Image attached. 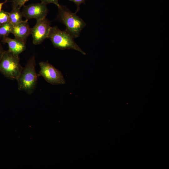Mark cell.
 Segmentation results:
<instances>
[{
  "mask_svg": "<svg viewBox=\"0 0 169 169\" xmlns=\"http://www.w3.org/2000/svg\"><path fill=\"white\" fill-rule=\"evenodd\" d=\"M58 8L56 20L65 25V30L74 38L79 37L81 31L86 25V23L65 6L60 5Z\"/></svg>",
  "mask_w": 169,
  "mask_h": 169,
  "instance_id": "6da1fadb",
  "label": "cell"
},
{
  "mask_svg": "<svg viewBox=\"0 0 169 169\" xmlns=\"http://www.w3.org/2000/svg\"><path fill=\"white\" fill-rule=\"evenodd\" d=\"M36 65L34 56L30 57L18 79V88L28 94H32L35 89L39 77L35 70Z\"/></svg>",
  "mask_w": 169,
  "mask_h": 169,
  "instance_id": "7a4b0ae2",
  "label": "cell"
},
{
  "mask_svg": "<svg viewBox=\"0 0 169 169\" xmlns=\"http://www.w3.org/2000/svg\"><path fill=\"white\" fill-rule=\"evenodd\" d=\"M47 38L56 48L62 50L73 49L84 55L86 54L74 41V38L70 34L65 30H60L57 26L51 27Z\"/></svg>",
  "mask_w": 169,
  "mask_h": 169,
  "instance_id": "3957f363",
  "label": "cell"
},
{
  "mask_svg": "<svg viewBox=\"0 0 169 169\" xmlns=\"http://www.w3.org/2000/svg\"><path fill=\"white\" fill-rule=\"evenodd\" d=\"M23 68L18 55L8 50L4 51L0 60V73L9 79L17 80Z\"/></svg>",
  "mask_w": 169,
  "mask_h": 169,
  "instance_id": "277c9868",
  "label": "cell"
},
{
  "mask_svg": "<svg viewBox=\"0 0 169 169\" xmlns=\"http://www.w3.org/2000/svg\"><path fill=\"white\" fill-rule=\"evenodd\" d=\"M40 70L38 77L42 76L48 83L52 85L64 84L65 80L61 72L48 62L39 63Z\"/></svg>",
  "mask_w": 169,
  "mask_h": 169,
  "instance_id": "5b68a950",
  "label": "cell"
},
{
  "mask_svg": "<svg viewBox=\"0 0 169 169\" xmlns=\"http://www.w3.org/2000/svg\"><path fill=\"white\" fill-rule=\"evenodd\" d=\"M51 27L50 21L46 18L37 20L35 25L31 28L33 44H40L47 38Z\"/></svg>",
  "mask_w": 169,
  "mask_h": 169,
  "instance_id": "8992f818",
  "label": "cell"
},
{
  "mask_svg": "<svg viewBox=\"0 0 169 169\" xmlns=\"http://www.w3.org/2000/svg\"><path fill=\"white\" fill-rule=\"evenodd\" d=\"M48 12L47 5L42 2L24 5L21 11L26 19L34 18L37 21L45 18Z\"/></svg>",
  "mask_w": 169,
  "mask_h": 169,
  "instance_id": "52a82bcc",
  "label": "cell"
},
{
  "mask_svg": "<svg viewBox=\"0 0 169 169\" xmlns=\"http://www.w3.org/2000/svg\"><path fill=\"white\" fill-rule=\"evenodd\" d=\"M26 19L13 26L12 33L15 38L26 44L27 39L31 34V28Z\"/></svg>",
  "mask_w": 169,
  "mask_h": 169,
  "instance_id": "ba28073f",
  "label": "cell"
},
{
  "mask_svg": "<svg viewBox=\"0 0 169 169\" xmlns=\"http://www.w3.org/2000/svg\"><path fill=\"white\" fill-rule=\"evenodd\" d=\"M2 42L8 44L9 51L17 55H19L26 49V44L15 38H12L8 36L2 38Z\"/></svg>",
  "mask_w": 169,
  "mask_h": 169,
  "instance_id": "9c48e42d",
  "label": "cell"
},
{
  "mask_svg": "<svg viewBox=\"0 0 169 169\" xmlns=\"http://www.w3.org/2000/svg\"><path fill=\"white\" fill-rule=\"evenodd\" d=\"M23 17L20 9L13 8L9 14V23L13 26L22 22Z\"/></svg>",
  "mask_w": 169,
  "mask_h": 169,
  "instance_id": "30bf717a",
  "label": "cell"
},
{
  "mask_svg": "<svg viewBox=\"0 0 169 169\" xmlns=\"http://www.w3.org/2000/svg\"><path fill=\"white\" fill-rule=\"evenodd\" d=\"M13 26L9 22L0 25V39L12 33Z\"/></svg>",
  "mask_w": 169,
  "mask_h": 169,
  "instance_id": "8fae6325",
  "label": "cell"
},
{
  "mask_svg": "<svg viewBox=\"0 0 169 169\" xmlns=\"http://www.w3.org/2000/svg\"><path fill=\"white\" fill-rule=\"evenodd\" d=\"M9 13L2 10L0 12V25L9 22Z\"/></svg>",
  "mask_w": 169,
  "mask_h": 169,
  "instance_id": "7c38bea8",
  "label": "cell"
},
{
  "mask_svg": "<svg viewBox=\"0 0 169 169\" xmlns=\"http://www.w3.org/2000/svg\"><path fill=\"white\" fill-rule=\"evenodd\" d=\"M29 0H12V8L20 9Z\"/></svg>",
  "mask_w": 169,
  "mask_h": 169,
  "instance_id": "4fadbf2b",
  "label": "cell"
},
{
  "mask_svg": "<svg viewBox=\"0 0 169 169\" xmlns=\"http://www.w3.org/2000/svg\"><path fill=\"white\" fill-rule=\"evenodd\" d=\"M70 1L73 2L77 6V10L75 12L76 13L80 9V6L82 3H85V2L87 0H69Z\"/></svg>",
  "mask_w": 169,
  "mask_h": 169,
  "instance_id": "5bb4252c",
  "label": "cell"
},
{
  "mask_svg": "<svg viewBox=\"0 0 169 169\" xmlns=\"http://www.w3.org/2000/svg\"><path fill=\"white\" fill-rule=\"evenodd\" d=\"M41 2L47 5L48 4L52 3L56 5L57 7L60 6L58 1L59 0H40Z\"/></svg>",
  "mask_w": 169,
  "mask_h": 169,
  "instance_id": "9a60e30c",
  "label": "cell"
},
{
  "mask_svg": "<svg viewBox=\"0 0 169 169\" xmlns=\"http://www.w3.org/2000/svg\"><path fill=\"white\" fill-rule=\"evenodd\" d=\"M4 51L1 43L0 42V60L3 56Z\"/></svg>",
  "mask_w": 169,
  "mask_h": 169,
  "instance_id": "2e32d148",
  "label": "cell"
},
{
  "mask_svg": "<svg viewBox=\"0 0 169 169\" xmlns=\"http://www.w3.org/2000/svg\"><path fill=\"white\" fill-rule=\"evenodd\" d=\"M6 2L5 1L4 2H3V3H0V12L2 10V6Z\"/></svg>",
  "mask_w": 169,
  "mask_h": 169,
  "instance_id": "e0dca14e",
  "label": "cell"
},
{
  "mask_svg": "<svg viewBox=\"0 0 169 169\" xmlns=\"http://www.w3.org/2000/svg\"><path fill=\"white\" fill-rule=\"evenodd\" d=\"M8 0H5V1H6V2H7V1H8Z\"/></svg>",
  "mask_w": 169,
  "mask_h": 169,
  "instance_id": "ac0fdd59",
  "label": "cell"
}]
</instances>
